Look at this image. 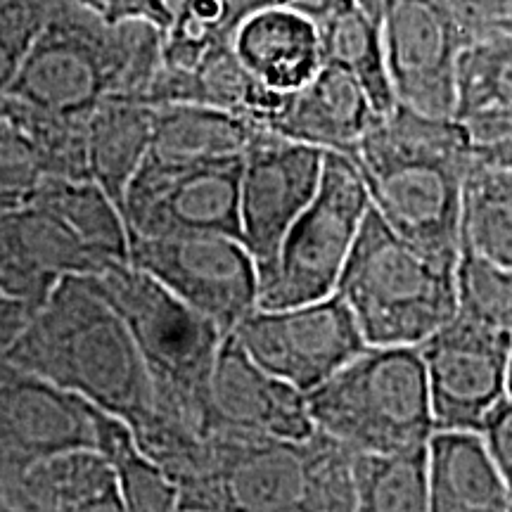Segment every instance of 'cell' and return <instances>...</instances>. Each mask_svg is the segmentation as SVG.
Wrapping results in <instances>:
<instances>
[{
	"mask_svg": "<svg viewBox=\"0 0 512 512\" xmlns=\"http://www.w3.org/2000/svg\"><path fill=\"white\" fill-rule=\"evenodd\" d=\"M377 117L361 81L347 69L325 62L309 83L285 95L268 128L320 150L349 152Z\"/></svg>",
	"mask_w": 512,
	"mask_h": 512,
	"instance_id": "17",
	"label": "cell"
},
{
	"mask_svg": "<svg viewBox=\"0 0 512 512\" xmlns=\"http://www.w3.org/2000/svg\"><path fill=\"white\" fill-rule=\"evenodd\" d=\"M93 418V448L105 456L117 475L124 508L133 512L176 510L178 489L166 472L140 448L124 420L88 401Z\"/></svg>",
	"mask_w": 512,
	"mask_h": 512,
	"instance_id": "26",
	"label": "cell"
},
{
	"mask_svg": "<svg viewBox=\"0 0 512 512\" xmlns=\"http://www.w3.org/2000/svg\"><path fill=\"white\" fill-rule=\"evenodd\" d=\"M482 434L489 446L491 456H494L496 465L501 467L505 484L512 482V396L498 403L486 418Z\"/></svg>",
	"mask_w": 512,
	"mask_h": 512,
	"instance_id": "35",
	"label": "cell"
},
{
	"mask_svg": "<svg viewBox=\"0 0 512 512\" xmlns=\"http://www.w3.org/2000/svg\"><path fill=\"white\" fill-rule=\"evenodd\" d=\"M181 3H183V0H181Z\"/></svg>",
	"mask_w": 512,
	"mask_h": 512,
	"instance_id": "44",
	"label": "cell"
},
{
	"mask_svg": "<svg viewBox=\"0 0 512 512\" xmlns=\"http://www.w3.org/2000/svg\"><path fill=\"white\" fill-rule=\"evenodd\" d=\"M347 155L382 221L441 264H458L460 211L475 140L453 117L396 102Z\"/></svg>",
	"mask_w": 512,
	"mask_h": 512,
	"instance_id": "2",
	"label": "cell"
},
{
	"mask_svg": "<svg viewBox=\"0 0 512 512\" xmlns=\"http://www.w3.org/2000/svg\"><path fill=\"white\" fill-rule=\"evenodd\" d=\"M453 119L479 145L512 140V34L475 38L463 48L456 72Z\"/></svg>",
	"mask_w": 512,
	"mask_h": 512,
	"instance_id": "22",
	"label": "cell"
},
{
	"mask_svg": "<svg viewBox=\"0 0 512 512\" xmlns=\"http://www.w3.org/2000/svg\"><path fill=\"white\" fill-rule=\"evenodd\" d=\"M5 358L105 408L143 444L166 425L124 316L93 275H67L31 313Z\"/></svg>",
	"mask_w": 512,
	"mask_h": 512,
	"instance_id": "1",
	"label": "cell"
},
{
	"mask_svg": "<svg viewBox=\"0 0 512 512\" xmlns=\"http://www.w3.org/2000/svg\"><path fill=\"white\" fill-rule=\"evenodd\" d=\"M233 335L266 373L309 394L368 347L337 292L285 309H256Z\"/></svg>",
	"mask_w": 512,
	"mask_h": 512,
	"instance_id": "12",
	"label": "cell"
},
{
	"mask_svg": "<svg viewBox=\"0 0 512 512\" xmlns=\"http://www.w3.org/2000/svg\"><path fill=\"white\" fill-rule=\"evenodd\" d=\"M34 311V304L12 297L0 287V356H5V351L12 347V342L24 330V325L29 323Z\"/></svg>",
	"mask_w": 512,
	"mask_h": 512,
	"instance_id": "36",
	"label": "cell"
},
{
	"mask_svg": "<svg viewBox=\"0 0 512 512\" xmlns=\"http://www.w3.org/2000/svg\"><path fill=\"white\" fill-rule=\"evenodd\" d=\"M335 292L354 313L368 347H418L458 313L456 266L422 254L373 207Z\"/></svg>",
	"mask_w": 512,
	"mask_h": 512,
	"instance_id": "5",
	"label": "cell"
},
{
	"mask_svg": "<svg viewBox=\"0 0 512 512\" xmlns=\"http://www.w3.org/2000/svg\"><path fill=\"white\" fill-rule=\"evenodd\" d=\"M508 489H510V496H512V482H510V484H508Z\"/></svg>",
	"mask_w": 512,
	"mask_h": 512,
	"instance_id": "42",
	"label": "cell"
},
{
	"mask_svg": "<svg viewBox=\"0 0 512 512\" xmlns=\"http://www.w3.org/2000/svg\"><path fill=\"white\" fill-rule=\"evenodd\" d=\"M128 264L207 316L223 335L259 309V266L240 238L219 233L128 238Z\"/></svg>",
	"mask_w": 512,
	"mask_h": 512,
	"instance_id": "9",
	"label": "cell"
},
{
	"mask_svg": "<svg viewBox=\"0 0 512 512\" xmlns=\"http://www.w3.org/2000/svg\"><path fill=\"white\" fill-rule=\"evenodd\" d=\"M43 178L46 171L27 136L0 112V211L22 207Z\"/></svg>",
	"mask_w": 512,
	"mask_h": 512,
	"instance_id": "32",
	"label": "cell"
},
{
	"mask_svg": "<svg viewBox=\"0 0 512 512\" xmlns=\"http://www.w3.org/2000/svg\"><path fill=\"white\" fill-rule=\"evenodd\" d=\"M223 510L356 512L351 451L325 432L304 441L209 434Z\"/></svg>",
	"mask_w": 512,
	"mask_h": 512,
	"instance_id": "7",
	"label": "cell"
},
{
	"mask_svg": "<svg viewBox=\"0 0 512 512\" xmlns=\"http://www.w3.org/2000/svg\"><path fill=\"white\" fill-rule=\"evenodd\" d=\"M470 38L437 0H389L382 46L396 102L453 117L458 57Z\"/></svg>",
	"mask_w": 512,
	"mask_h": 512,
	"instance_id": "15",
	"label": "cell"
},
{
	"mask_svg": "<svg viewBox=\"0 0 512 512\" xmlns=\"http://www.w3.org/2000/svg\"><path fill=\"white\" fill-rule=\"evenodd\" d=\"M477 159L484 164L510 166L512 169V140H498V143H475Z\"/></svg>",
	"mask_w": 512,
	"mask_h": 512,
	"instance_id": "37",
	"label": "cell"
},
{
	"mask_svg": "<svg viewBox=\"0 0 512 512\" xmlns=\"http://www.w3.org/2000/svg\"><path fill=\"white\" fill-rule=\"evenodd\" d=\"M285 95L256 81L230 41L209 48L190 69H171L162 64L145 95V105L192 102V105H207L238 114L242 119L254 121L256 126L268 128L283 107Z\"/></svg>",
	"mask_w": 512,
	"mask_h": 512,
	"instance_id": "18",
	"label": "cell"
},
{
	"mask_svg": "<svg viewBox=\"0 0 512 512\" xmlns=\"http://www.w3.org/2000/svg\"><path fill=\"white\" fill-rule=\"evenodd\" d=\"M370 197L347 155L325 150L320 185L280 242L259 290V309H285L330 297L344 271Z\"/></svg>",
	"mask_w": 512,
	"mask_h": 512,
	"instance_id": "8",
	"label": "cell"
},
{
	"mask_svg": "<svg viewBox=\"0 0 512 512\" xmlns=\"http://www.w3.org/2000/svg\"><path fill=\"white\" fill-rule=\"evenodd\" d=\"M320 432L349 451L427 444L434 415L418 347H366L306 394Z\"/></svg>",
	"mask_w": 512,
	"mask_h": 512,
	"instance_id": "6",
	"label": "cell"
},
{
	"mask_svg": "<svg viewBox=\"0 0 512 512\" xmlns=\"http://www.w3.org/2000/svg\"><path fill=\"white\" fill-rule=\"evenodd\" d=\"M155 107L136 100H105L86 124L88 176L121 209L126 188L145 162L152 143Z\"/></svg>",
	"mask_w": 512,
	"mask_h": 512,
	"instance_id": "23",
	"label": "cell"
},
{
	"mask_svg": "<svg viewBox=\"0 0 512 512\" xmlns=\"http://www.w3.org/2000/svg\"><path fill=\"white\" fill-rule=\"evenodd\" d=\"M261 126L216 107L171 102L157 105L147 155L171 162H214L242 157Z\"/></svg>",
	"mask_w": 512,
	"mask_h": 512,
	"instance_id": "24",
	"label": "cell"
},
{
	"mask_svg": "<svg viewBox=\"0 0 512 512\" xmlns=\"http://www.w3.org/2000/svg\"><path fill=\"white\" fill-rule=\"evenodd\" d=\"M358 8H361L366 15H370L375 19V22L382 24V17H384V10H387L389 0H356Z\"/></svg>",
	"mask_w": 512,
	"mask_h": 512,
	"instance_id": "38",
	"label": "cell"
},
{
	"mask_svg": "<svg viewBox=\"0 0 512 512\" xmlns=\"http://www.w3.org/2000/svg\"><path fill=\"white\" fill-rule=\"evenodd\" d=\"M0 510L8 512V508H5V498H3V494H0Z\"/></svg>",
	"mask_w": 512,
	"mask_h": 512,
	"instance_id": "41",
	"label": "cell"
},
{
	"mask_svg": "<svg viewBox=\"0 0 512 512\" xmlns=\"http://www.w3.org/2000/svg\"><path fill=\"white\" fill-rule=\"evenodd\" d=\"M460 252L512 273V169L472 166L460 211Z\"/></svg>",
	"mask_w": 512,
	"mask_h": 512,
	"instance_id": "25",
	"label": "cell"
},
{
	"mask_svg": "<svg viewBox=\"0 0 512 512\" xmlns=\"http://www.w3.org/2000/svg\"><path fill=\"white\" fill-rule=\"evenodd\" d=\"M432 512H510L512 496L482 432L434 430L427 441Z\"/></svg>",
	"mask_w": 512,
	"mask_h": 512,
	"instance_id": "20",
	"label": "cell"
},
{
	"mask_svg": "<svg viewBox=\"0 0 512 512\" xmlns=\"http://www.w3.org/2000/svg\"><path fill=\"white\" fill-rule=\"evenodd\" d=\"M280 0H183L164 31V64L190 69L209 48L233 41L235 31L254 12Z\"/></svg>",
	"mask_w": 512,
	"mask_h": 512,
	"instance_id": "29",
	"label": "cell"
},
{
	"mask_svg": "<svg viewBox=\"0 0 512 512\" xmlns=\"http://www.w3.org/2000/svg\"><path fill=\"white\" fill-rule=\"evenodd\" d=\"M508 396H512V344H510V361H508Z\"/></svg>",
	"mask_w": 512,
	"mask_h": 512,
	"instance_id": "39",
	"label": "cell"
},
{
	"mask_svg": "<svg viewBox=\"0 0 512 512\" xmlns=\"http://www.w3.org/2000/svg\"><path fill=\"white\" fill-rule=\"evenodd\" d=\"M0 112H3V105H0Z\"/></svg>",
	"mask_w": 512,
	"mask_h": 512,
	"instance_id": "43",
	"label": "cell"
},
{
	"mask_svg": "<svg viewBox=\"0 0 512 512\" xmlns=\"http://www.w3.org/2000/svg\"><path fill=\"white\" fill-rule=\"evenodd\" d=\"M162 64V27L143 19L107 24L79 0H67L3 95L57 117L88 119L105 100L145 102Z\"/></svg>",
	"mask_w": 512,
	"mask_h": 512,
	"instance_id": "3",
	"label": "cell"
},
{
	"mask_svg": "<svg viewBox=\"0 0 512 512\" xmlns=\"http://www.w3.org/2000/svg\"><path fill=\"white\" fill-rule=\"evenodd\" d=\"M306 394L266 373L240 339L223 337L209 377L207 434H247L304 441L316 434Z\"/></svg>",
	"mask_w": 512,
	"mask_h": 512,
	"instance_id": "16",
	"label": "cell"
},
{
	"mask_svg": "<svg viewBox=\"0 0 512 512\" xmlns=\"http://www.w3.org/2000/svg\"><path fill=\"white\" fill-rule=\"evenodd\" d=\"M323 48V62L347 69L361 81L377 114H387L396 105L392 81L387 74L382 46V24L358 8L356 0L316 24Z\"/></svg>",
	"mask_w": 512,
	"mask_h": 512,
	"instance_id": "27",
	"label": "cell"
},
{
	"mask_svg": "<svg viewBox=\"0 0 512 512\" xmlns=\"http://www.w3.org/2000/svg\"><path fill=\"white\" fill-rule=\"evenodd\" d=\"M325 150L261 126L242 155L240 235L259 275L271 271L280 242L309 207L323 176Z\"/></svg>",
	"mask_w": 512,
	"mask_h": 512,
	"instance_id": "13",
	"label": "cell"
},
{
	"mask_svg": "<svg viewBox=\"0 0 512 512\" xmlns=\"http://www.w3.org/2000/svg\"><path fill=\"white\" fill-rule=\"evenodd\" d=\"M67 0H0V93L10 86L24 55Z\"/></svg>",
	"mask_w": 512,
	"mask_h": 512,
	"instance_id": "31",
	"label": "cell"
},
{
	"mask_svg": "<svg viewBox=\"0 0 512 512\" xmlns=\"http://www.w3.org/2000/svg\"><path fill=\"white\" fill-rule=\"evenodd\" d=\"M240 176L242 157L171 162L147 155L121 202L128 238L219 233L242 240Z\"/></svg>",
	"mask_w": 512,
	"mask_h": 512,
	"instance_id": "10",
	"label": "cell"
},
{
	"mask_svg": "<svg viewBox=\"0 0 512 512\" xmlns=\"http://www.w3.org/2000/svg\"><path fill=\"white\" fill-rule=\"evenodd\" d=\"M458 311L512 330V273L458 252Z\"/></svg>",
	"mask_w": 512,
	"mask_h": 512,
	"instance_id": "30",
	"label": "cell"
},
{
	"mask_svg": "<svg viewBox=\"0 0 512 512\" xmlns=\"http://www.w3.org/2000/svg\"><path fill=\"white\" fill-rule=\"evenodd\" d=\"M93 446L88 401L0 356V491L17 510L19 477L64 448Z\"/></svg>",
	"mask_w": 512,
	"mask_h": 512,
	"instance_id": "14",
	"label": "cell"
},
{
	"mask_svg": "<svg viewBox=\"0 0 512 512\" xmlns=\"http://www.w3.org/2000/svg\"><path fill=\"white\" fill-rule=\"evenodd\" d=\"M503 31H510V34H512V8H510L508 19H505V24H503Z\"/></svg>",
	"mask_w": 512,
	"mask_h": 512,
	"instance_id": "40",
	"label": "cell"
},
{
	"mask_svg": "<svg viewBox=\"0 0 512 512\" xmlns=\"http://www.w3.org/2000/svg\"><path fill=\"white\" fill-rule=\"evenodd\" d=\"M79 3L105 19L107 24L143 19V22H152L166 31L174 22V12L166 0H79Z\"/></svg>",
	"mask_w": 512,
	"mask_h": 512,
	"instance_id": "34",
	"label": "cell"
},
{
	"mask_svg": "<svg viewBox=\"0 0 512 512\" xmlns=\"http://www.w3.org/2000/svg\"><path fill=\"white\" fill-rule=\"evenodd\" d=\"M233 48L242 64L275 93H292L323 67L318 27L287 5H268L240 24Z\"/></svg>",
	"mask_w": 512,
	"mask_h": 512,
	"instance_id": "19",
	"label": "cell"
},
{
	"mask_svg": "<svg viewBox=\"0 0 512 512\" xmlns=\"http://www.w3.org/2000/svg\"><path fill=\"white\" fill-rule=\"evenodd\" d=\"M19 512H124L117 475L93 446L36 460L17 486Z\"/></svg>",
	"mask_w": 512,
	"mask_h": 512,
	"instance_id": "21",
	"label": "cell"
},
{
	"mask_svg": "<svg viewBox=\"0 0 512 512\" xmlns=\"http://www.w3.org/2000/svg\"><path fill=\"white\" fill-rule=\"evenodd\" d=\"M93 278L136 339L157 411L209 437V377L226 337L219 325L128 261H117Z\"/></svg>",
	"mask_w": 512,
	"mask_h": 512,
	"instance_id": "4",
	"label": "cell"
},
{
	"mask_svg": "<svg viewBox=\"0 0 512 512\" xmlns=\"http://www.w3.org/2000/svg\"><path fill=\"white\" fill-rule=\"evenodd\" d=\"M512 332L458 311L418 344L427 375L434 430L482 432L508 396Z\"/></svg>",
	"mask_w": 512,
	"mask_h": 512,
	"instance_id": "11",
	"label": "cell"
},
{
	"mask_svg": "<svg viewBox=\"0 0 512 512\" xmlns=\"http://www.w3.org/2000/svg\"><path fill=\"white\" fill-rule=\"evenodd\" d=\"M448 15L460 24L470 41L503 31L512 0H437Z\"/></svg>",
	"mask_w": 512,
	"mask_h": 512,
	"instance_id": "33",
	"label": "cell"
},
{
	"mask_svg": "<svg viewBox=\"0 0 512 512\" xmlns=\"http://www.w3.org/2000/svg\"><path fill=\"white\" fill-rule=\"evenodd\" d=\"M351 477H354L356 510H430L427 444L396 448V451H351Z\"/></svg>",
	"mask_w": 512,
	"mask_h": 512,
	"instance_id": "28",
	"label": "cell"
}]
</instances>
